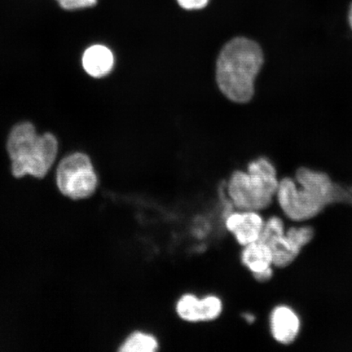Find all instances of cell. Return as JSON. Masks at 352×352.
<instances>
[{"instance_id":"cell-7","label":"cell","mask_w":352,"mask_h":352,"mask_svg":"<svg viewBox=\"0 0 352 352\" xmlns=\"http://www.w3.org/2000/svg\"><path fill=\"white\" fill-rule=\"evenodd\" d=\"M220 220L223 230L241 248L261 239L265 217L261 211L234 208Z\"/></svg>"},{"instance_id":"cell-5","label":"cell","mask_w":352,"mask_h":352,"mask_svg":"<svg viewBox=\"0 0 352 352\" xmlns=\"http://www.w3.org/2000/svg\"><path fill=\"white\" fill-rule=\"evenodd\" d=\"M275 201L284 217L297 223L314 219L327 208L305 189L299 187L296 180L292 177H284L279 180Z\"/></svg>"},{"instance_id":"cell-2","label":"cell","mask_w":352,"mask_h":352,"mask_svg":"<svg viewBox=\"0 0 352 352\" xmlns=\"http://www.w3.org/2000/svg\"><path fill=\"white\" fill-rule=\"evenodd\" d=\"M7 149L15 178L30 175L43 179L56 160L58 142L51 133L38 135L32 123L25 122L13 127Z\"/></svg>"},{"instance_id":"cell-9","label":"cell","mask_w":352,"mask_h":352,"mask_svg":"<svg viewBox=\"0 0 352 352\" xmlns=\"http://www.w3.org/2000/svg\"><path fill=\"white\" fill-rule=\"evenodd\" d=\"M294 179L299 187L322 202L325 206L332 204L336 189L333 180L327 173L308 167H300L297 170Z\"/></svg>"},{"instance_id":"cell-14","label":"cell","mask_w":352,"mask_h":352,"mask_svg":"<svg viewBox=\"0 0 352 352\" xmlns=\"http://www.w3.org/2000/svg\"><path fill=\"white\" fill-rule=\"evenodd\" d=\"M65 10H77L96 6L98 0H56Z\"/></svg>"},{"instance_id":"cell-8","label":"cell","mask_w":352,"mask_h":352,"mask_svg":"<svg viewBox=\"0 0 352 352\" xmlns=\"http://www.w3.org/2000/svg\"><path fill=\"white\" fill-rule=\"evenodd\" d=\"M302 320L294 308L287 305L275 306L268 316L270 336L280 345L293 344L300 336Z\"/></svg>"},{"instance_id":"cell-10","label":"cell","mask_w":352,"mask_h":352,"mask_svg":"<svg viewBox=\"0 0 352 352\" xmlns=\"http://www.w3.org/2000/svg\"><path fill=\"white\" fill-rule=\"evenodd\" d=\"M239 261L252 277L274 267L272 250L261 240L241 248Z\"/></svg>"},{"instance_id":"cell-16","label":"cell","mask_w":352,"mask_h":352,"mask_svg":"<svg viewBox=\"0 0 352 352\" xmlns=\"http://www.w3.org/2000/svg\"><path fill=\"white\" fill-rule=\"evenodd\" d=\"M241 318L248 324H253L257 320L256 316L252 311L242 312Z\"/></svg>"},{"instance_id":"cell-11","label":"cell","mask_w":352,"mask_h":352,"mask_svg":"<svg viewBox=\"0 0 352 352\" xmlns=\"http://www.w3.org/2000/svg\"><path fill=\"white\" fill-rule=\"evenodd\" d=\"M82 65L86 72L92 77L107 76L113 66L112 52L103 45L88 47L82 56Z\"/></svg>"},{"instance_id":"cell-3","label":"cell","mask_w":352,"mask_h":352,"mask_svg":"<svg viewBox=\"0 0 352 352\" xmlns=\"http://www.w3.org/2000/svg\"><path fill=\"white\" fill-rule=\"evenodd\" d=\"M279 180L278 177H264L237 170L223 186L228 200L235 209L263 212L274 204Z\"/></svg>"},{"instance_id":"cell-1","label":"cell","mask_w":352,"mask_h":352,"mask_svg":"<svg viewBox=\"0 0 352 352\" xmlns=\"http://www.w3.org/2000/svg\"><path fill=\"white\" fill-rule=\"evenodd\" d=\"M263 64V51L256 42L243 37L232 38L223 47L217 60V80L220 91L233 102H249Z\"/></svg>"},{"instance_id":"cell-4","label":"cell","mask_w":352,"mask_h":352,"mask_svg":"<svg viewBox=\"0 0 352 352\" xmlns=\"http://www.w3.org/2000/svg\"><path fill=\"white\" fill-rule=\"evenodd\" d=\"M57 188L63 196L73 201H85L95 195L99 186L89 157L76 153L63 158L57 167Z\"/></svg>"},{"instance_id":"cell-12","label":"cell","mask_w":352,"mask_h":352,"mask_svg":"<svg viewBox=\"0 0 352 352\" xmlns=\"http://www.w3.org/2000/svg\"><path fill=\"white\" fill-rule=\"evenodd\" d=\"M161 349L160 338L148 330L134 329L122 338L118 346L120 352H157Z\"/></svg>"},{"instance_id":"cell-6","label":"cell","mask_w":352,"mask_h":352,"mask_svg":"<svg viewBox=\"0 0 352 352\" xmlns=\"http://www.w3.org/2000/svg\"><path fill=\"white\" fill-rule=\"evenodd\" d=\"M173 309L176 318L188 324H210L222 318L226 303L215 293L199 294L184 292L175 299Z\"/></svg>"},{"instance_id":"cell-17","label":"cell","mask_w":352,"mask_h":352,"mask_svg":"<svg viewBox=\"0 0 352 352\" xmlns=\"http://www.w3.org/2000/svg\"><path fill=\"white\" fill-rule=\"evenodd\" d=\"M349 23H350L351 28L352 30V4H351V6L350 8V11H349Z\"/></svg>"},{"instance_id":"cell-13","label":"cell","mask_w":352,"mask_h":352,"mask_svg":"<svg viewBox=\"0 0 352 352\" xmlns=\"http://www.w3.org/2000/svg\"><path fill=\"white\" fill-rule=\"evenodd\" d=\"M285 237L290 248L299 255L302 250L314 241L315 230L309 224L301 223L298 226H293L286 228Z\"/></svg>"},{"instance_id":"cell-15","label":"cell","mask_w":352,"mask_h":352,"mask_svg":"<svg viewBox=\"0 0 352 352\" xmlns=\"http://www.w3.org/2000/svg\"><path fill=\"white\" fill-rule=\"evenodd\" d=\"M179 6L186 10H201L208 6L209 0H176Z\"/></svg>"}]
</instances>
